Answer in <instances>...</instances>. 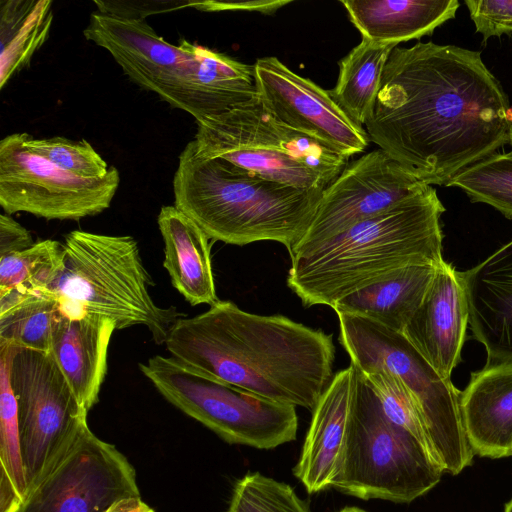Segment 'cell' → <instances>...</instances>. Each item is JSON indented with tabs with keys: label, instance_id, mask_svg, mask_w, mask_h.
Wrapping results in <instances>:
<instances>
[{
	"label": "cell",
	"instance_id": "8",
	"mask_svg": "<svg viewBox=\"0 0 512 512\" xmlns=\"http://www.w3.org/2000/svg\"><path fill=\"white\" fill-rule=\"evenodd\" d=\"M196 123L201 155L285 185L325 189L349 160L283 124L259 95Z\"/></svg>",
	"mask_w": 512,
	"mask_h": 512
},
{
	"label": "cell",
	"instance_id": "26",
	"mask_svg": "<svg viewBox=\"0 0 512 512\" xmlns=\"http://www.w3.org/2000/svg\"><path fill=\"white\" fill-rule=\"evenodd\" d=\"M61 315L50 291L0 292V345L50 352Z\"/></svg>",
	"mask_w": 512,
	"mask_h": 512
},
{
	"label": "cell",
	"instance_id": "14",
	"mask_svg": "<svg viewBox=\"0 0 512 512\" xmlns=\"http://www.w3.org/2000/svg\"><path fill=\"white\" fill-rule=\"evenodd\" d=\"M429 186L380 148L362 155L347 163L324 189L315 215L290 257L392 209Z\"/></svg>",
	"mask_w": 512,
	"mask_h": 512
},
{
	"label": "cell",
	"instance_id": "34",
	"mask_svg": "<svg viewBox=\"0 0 512 512\" xmlns=\"http://www.w3.org/2000/svg\"><path fill=\"white\" fill-rule=\"evenodd\" d=\"M34 243L29 230L10 215H0V257L26 250Z\"/></svg>",
	"mask_w": 512,
	"mask_h": 512
},
{
	"label": "cell",
	"instance_id": "6",
	"mask_svg": "<svg viewBox=\"0 0 512 512\" xmlns=\"http://www.w3.org/2000/svg\"><path fill=\"white\" fill-rule=\"evenodd\" d=\"M62 247L64 267L50 293L63 316L109 318L116 330L142 325L156 344H165L172 325L184 315L154 302V281L133 237L73 230Z\"/></svg>",
	"mask_w": 512,
	"mask_h": 512
},
{
	"label": "cell",
	"instance_id": "19",
	"mask_svg": "<svg viewBox=\"0 0 512 512\" xmlns=\"http://www.w3.org/2000/svg\"><path fill=\"white\" fill-rule=\"evenodd\" d=\"M116 324L105 317L85 315L57 321L51 352L81 405L89 411L99 400L107 373L108 348Z\"/></svg>",
	"mask_w": 512,
	"mask_h": 512
},
{
	"label": "cell",
	"instance_id": "36",
	"mask_svg": "<svg viewBox=\"0 0 512 512\" xmlns=\"http://www.w3.org/2000/svg\"><path fill=\"white\" fill-rule=\"evenodd\" d=\"M105 512H154L141 497H128L121 499L109 507Z\"/></svg>",
	"mask_w": 512,
	"mask_h": 512
},
{
	"label": "cell",
	"instance_id": "25",
	"mask_svg": "<svg viewBox=\"0 0 512 512\" xmlns=\"http://www.w3.org/2000/svg\"><path fill=\"white\" fill-rule=\"evenodd\" d=\"M395 47L362 38L339 62L337 82L329 92L341 110L360 127L364 128L372 113L385 64Z\"/></svg>",
	"mask_w": 512,
	"mask_h": 512
},
{
	"label": "cell",
	"instance_id": "13",
	"mask_svg": "<svg viewBox=\"0 0 512 512\" xmlns=\"http://www.w3.org/2000/svg\"><path fill=\"white\" fill-rule=\"evenodd\" d=\"M128 497H140L135 469L85 423L16 512H105Z\"/></svg>",
	"mask_w": 512,
	"mask_h": 512
},
{
	"label": "cell",
	"instance_id": "1",
	"mask_svg": "<svg viewBox=\"0 0 512 512\" xmlns=\"http://www.w3.org/2000/svg\"><path fill=\"white\" fill-rule=\"evenodd\" d=\"M512 107L481 53L417 42L395 47L364 128L421 182L446 185L509 144Z\"/></svg>",
	"mask_w": 512,
	"mask_h": 512
},
{
	"label": "cell",
	"instance_id": "12",
	"mask_svg": "<svg viewBox=\"0 0 512 512\" xmlns=\"http://www.w3.org/2000/svg\"><path fill=\"white\" fill-rule=\"evenodd\" d=\"M28 135L13 133L0 141V205L6 214L78 221L110 207L120 183L114 166L102 178L75 176L33 151Z\"/></svg>",
	"mask_w": 512,
	"mask_h": 512
},
{
	"label": "cell",
	"instance_id": "10",
	"mask_svg": "<svg viewBox=\"0 0 512 512\" xmlns=\"http://www.w3.org/2000/svg\"><path fill=\"white\" fill-rule=\"evenodd\" d=\"M142 374L173 406L224 441L272 449L295 440V406L223 382L172 356L139 363Z\"/></svg>",
	"mask_w": 512,
	"mask_h": 512
},
{
	"label": "cell",
	"instance_id": "27",
	"mask_svg": "<svg viewBox=\"0 0 512 512\" xmlns=\"http://www.w3.org/2000/svg\"><path fill=\"white\" fill-rule=\"evenodd\" d=\"M12 346L0 345V512H16L26 493L17 402L10 383Z\"/></svg>",
	"mask_w": 512,
	"mask_h": 512
},
{
	"label": "cell",
	"instance_id": "33",
	"mask_svg": "<svg viewBox=\"0 0 512 512\" xmlns=\"http://www.w3.org/2000/svg\"><path fill=\"white\" fill-rule=\"evenodd\" d=\"M465 4L484 43L493 36L512 35V0H466Z\"/></svg>",
	"mask_w": 512,
	"mask_h": 512
},
{
	"label": "cell",
	"instance_id": "4",
	"mask_svg": "<svg viewBox=\"0 0 512 512\" xmlns=\"http://www.w3.org/2000/svg\"><path fill=\"white\" fill-rule=\"evenodd\" d=\"M323 191L271 181L224 159L205 157L194 140L180 153L173 178L174 206L209 239L238 246L275 241L290 256L304 237Z\"/></svg>",
	"mask_w": 512,
	"mask_h": 512
},
{
	"label": "cell",
	"instance_id": "24",
	"mask_svg": "<svg viewBox=\"0 0 512 512\" xmlns=\"http://www.w3.org/2000/svg\"><path fill=\"white\" fill-rule=\"evenodd\" d=\"M51 0L0 1V88L30 64L47 41L53 22Z\"/></svg>",
	"mask_w": 512,
	"mask_h": 512
},
{
	"label": "cell",
	"instance_id": "31",
	"mask_svg": "<svg viewBox=\"0 0 512 512\" xmlns=\"http://www.w3.org/2000/svg\"><path fill=\"white\" fill-rule=\"evenodd\" d=\"M28 146L58 168L82 178H102L110 166L92 145L82 139L69 140L64 137L35 139L28 135Z\"/></svg>",
	"mask_w": 512,
	"mask_h": 512
},
{
	"label": "cell",
	"instance_id": "7",
	"mask_svg": "<svg viewBox=\"0 0 512 512\" xmlns=\"http://www.w3.org/2000/svg\"><path fill=\"white\" fill-rule=\"evenodd\" d=\"M443 472L415 436L385 415L377 395L357 370L332 487L363 500L410 503L434 488Z\"/></svg>",
	"mask_w": 512,
	"mask_h": 512
},
{
	"label": "cell",
	"instance_id": "18",
	"mask_svg": "<svg viewBox=\"0 0 512 512\" xmlns=\"http://www.w3.org/2000/svg\"><path fill=\"white\" fill-rule=\"evenodd\" d=\"M357 370L349 365L334 374L319 398L294 475L309 493L332 486L345 439Z\"/></svg>",
	"mask_w": 512,
	"mask_h": 512
},
{
	"label": "cell",
	"instance_id": "20",
	"mask_svg": "<svg viewBox=\"0 0 512 512\" xmlns=\"http://www.w3.org/2000/svg\"><path fill=\"white\" fill-rule=\"evenodd\" d=\"M460 407L475 455L512 456V370L482 368L472 373Z\"/></svg>",
	"mask_w": 512,
	"mask_h": 512
},
{
	"label": "cell",
	"instance_id": "16",
	"mask_svg": "<svg viewBox=\"0 0 512 512\" xmlns=\"http://www.w3.org/2000/svg\"><path fill=\"white\" fill-rule=\"evenodd\" d=\"M460 274L468 325L486 352L483 368L512 370V240Z\"/></svg>",
	"mask_w": 512,
	"mask_h": 512
},
{
	"label": "cell",
	"instance_id": "28",
	"mask_svg": "<svg viewBox=\"0 0 512 512\" xmlns=\"http://www.w3.org/2000/svg\"><path fill=\"white\" fill-rule=\"evenodd\" d=\"M64 267L59 241H37L21 252L0 257V292L50 291Z\"/></svg>",
	"mask_w": 512,
	"mask_h": 512
},
{
	"label": "cell",
	"instance_id": "37",
	"mask_svg": "<svg viewBox=\"0 0 512 512\" xmlns=\"http://www.w3.org/2000/svg\"><path fill=\"white\" fill-rule=\"evenodd\" d=\"M339 512H366L358 507H345Z\"/></svg>",
	"mask_w": 512,
	"mask_h": 512
},
{
	"label": "cell",
	"instance_id": "38",
	"mask_svg": "<svg viewBox=\"0 0 512 512\" xmlns=\"http://www.w3.org/2000/svg\"><path fill=\"white\" fill-rule=\"evenodd\" d=\"M504 512H512V498L509 502L506 503Z\"/></svg>",
	"mask_w": 512,
	"mask_h": 512
},
{
	"label": "cell",
	"instance_id": "5",
	"mask_svg": "<svg viewBox=\"0 0 512 512\" xmlns=\"http://www.w3.org/2000/svg\"><path fill=\"white\" fill-rule=\"evenodd\" d=\"M83 34L107 50L132 82L196 122L258 95L254 64L186 39L173 45L142 17L96 10Z\"/></svg>",
	"mask_w": 512,
	"mask_h": 512
},
{
	"label": "cell",
	"instance_id": "30",
	"mask_svg": "<svg viewBox=\"0 0 512 512\" xmlns=\"http://www.w3.org/2000/svg\"><path fill=\"white\" fill-rule=\"evenodd\" d=\"M227 512H310L293 488L258 472L239 479Z\"/></svg>",
	"mask_w": 512,
	"mask_h": 512
},
{
	"label": "cell",
	"instance_id": "32",
	"mask_svg": "<svg viewBox=\"0 0 512 512\" xmlns=\"http://www.w3.org/2000/svg\"><path fill=\"white\" fill-rule=\"evenodd\" d=\"M362 375L377 395L385 415L415 436L434 458L420 413L402 382L381 369Z\"/></svg>",
	"mask_w": 512,
	"mask_h": 512
},
{
	"label": "cell",
	"instance_id": "3",
	"mask_svg": "<svg viewBox=\"0 0 512 512\" xmlns=\"http://www.w3.org/2000/svg\"><path fill=\"white\" fill-rule=\"evenodd\" d=\"M435 188L362 221L293 257L288 287L303 306L332 307L338 300L403 267L443 261L441 215Z\"/></svg>",
	"mask_w": 512,
	"mask_h": 512
},
{
	"label": "cell",
	"instance_id": "39",
	"mask_svg": "<svg viewBox=\"0 0 512 512\" xmlns=\"http://www.w3.org/2000/svg\"><path fill=\"white\" fill-rule=\"evenodd\" d=\"M509 145L512 147V125L509 130Z\"/></svg>",
	"mask_w": 512,
	"mask_h": 512
},
{
	"label": "cell",
	"instance_id": "15",
	"mask_svg": "<svg viewBox=\"0 0 512 512\" xmlns=\"http://www.w3.org/2000/svg\"><path fill=\"white\" fill-rule=\"evenodd\" d=\"M258 95L283 124L349 159L363 152L369 137L325 90L288 68L277 57L254 63Z\"/></svg>",
	"mask_w": 512,
	"mask_h": 512
},
{
	"label": "cell",
	"instance_id": "22",
	"mask_svg": "<svg viewBox=\"0 0 512 512\" xmlns=\"http://www.w3.org/2000/svg\"><path fill=\"white\" fill-rule=\"evenodd\" d=\"M362 38L398 46L455 18L458 0H341Z\"/></svg>",
	"mask_w": 512,
	"mask_h": 512
},
{
	"label": "cell",
	"instance_id": "23",
	"mask_svg": "<svg viewBox=\"0 0 512 512\" xmlns=\"http://www.w3.org/2000/svg\"><path fill=\"white\" fill-rule=\"evenodd\" d=\"M437 265L413 264L385 279L338 300L331 308L336 314H351L375 321L403 333L421 305Z\"/></svg>",
	"mask_w": 512,
	"mask_h": 512
},
{
	"label": "cell",
	"instance_id": "9",
	"mask_svg": "<svg viewBox=\"0 0 512 512\" xmlns=\"http://www.w3.org/2000/svg\"><path fill=\"white\" fill-rule=\"evenodd\" d=\"M337 315L339 342L351 365L363 374L385 370L402 382L444 472L457 475L471 465L475 454L463 424L461 391L441 377L402 333L357 315Z\"/></svg>",
	"mask_w": 512,
	"mask_h": 512
},
{
	"label": "cell",
	"instance_id": "21",
	"mask_svg": "<svg viewBox=\"0 0 512 512\" xmlns=\"http://www.w3.org/2000/svg\"><path fill=\"white\" fill-rule=\"evenodd\" d=\"M157 223L173 287L192 306L218 302L207 234L175 206H162Z\"/></svg>",
	"mask_w": 512,
	"mask_h": 512
},
{
	"label": "cell",
	"instance_id": "17",
	"mask_svg": "<svg viewBox=\"0 0 512 512\" xmlns=\"http://www.w3.org/2000/svg\"><path fill=\"white\" fill-rule=\"evenodd\" d=\"M467 326L461 274L443 260L402 334L441 377L450 380L461 360Z\"/></svg>",
	"mask_w": 512,
	"mask_h": 512
},
{
	"label": "cell",
	"instance_id": "29",
	"mask_svg": "<svg viewBox=\"0 0 512 512\" xmlns=\"http://www.w3.org/2000/svg\"><path fill=\"white\" fill-rule=\"evenodd\" d=\"M512 219V151L494 153L463 169L446 184Z\"/></svg>",
	"mask_w": 512,
	"mask_h": 512
},
{
	"label": "cell",
	"instance_id": "11",
	"mask_svg": "<svg viewBox=\"0 0 512 512\" xmlns=\"http://www.w3.org/2000/svg\"><path fill=\"white\" fill-rule=\"evenodd\" d=\"M9 375L28 490L68 445L88 412L52 352L12 346Z\"/></svg>",
	"mask_w": 512,
	"mask_h": 512
},
{
	"label": "cell",
	"instance_id": "35",
	"mask_svg": "<svg viewBox=\"0 0 512 512\" xmlns=\"http://www.w3.org/2000/svg\"><path fill=\"white\" fill-rule=\"evenodd\" d=\"M291 3L290 0H253L241 2H224V1H200L191 2V7L205 12H218V11H247L258 12L262 14H273L278 9Z\"/></svg>",
	"mask_w": 512,
	"mask_h": 512
},
{
	"label": "cell",
	"instance_id": "2",
	"mask_svg": "<svg viewBox=\"0 0 512 512\" xmlns=\"http://www.w3.org/2000/svg\"><path fill=\"white\" fill-rule=\"evenodd\" d=\"M165 345L172 357L214 378L311 412L334 376L331 334L231 301L179 318Z\"/></svg>",
	"mask_w": 512,
	"mask_h": 512
}]
</instances>
